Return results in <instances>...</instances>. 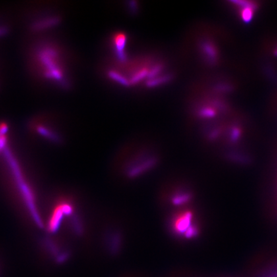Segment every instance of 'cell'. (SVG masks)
<instances>
[{
  "mask_svg": "<svg viewBox=\"0 0 277 277\" xmlns=\"http://www.w3.org/2000/svg\"><path fill=\"white\" fill-rule=\"evenodd\" d=\"M169 80H170V76L169 75L162 76V77L154 78V79L149 80L147 86L148 87L157 86L159 85L164 83V82H168Z\"/></svg>",
  "mask_w": 277,
  "mask_h": 277,
  "instance_id": "10",
  "label": "cell"
},
{
  "mask_svg": "<svg viewBox=\"0 0 277 277\" xmlns=\"http://www.w3.org/2000/svg\"><path fill=\"white\" fill-rule=\"evenodd\" d=\"M39 57L41 63L45 69V75L50 79L61 81L63 79V74L61 69L57 65V53L54 49L51 47H46L42 49L39 53Z\"/></svg>",
  "mask_w": 277,
  "mask_h": 277,
  "instance_id": "4",
  "label": "cell"
},
{
  "mask_svg": "<svg viewBox=\"0 0 277 277\" xmlns=\"http://www.w3.org/2000/svg\"><path fill=\"white\" fill-rule=\"evenodd\" d=\"M162 70V66L161 65H157L149 71L148 77L151 78L156 77L159 73H161Z\"/></svg>",
  "mask_w": 277,
  "mask_h": 277,
  "instance_id": "12",
  "label": "cell"
},
{
  "mask_svg": "<svg viewBox=\"0 0 277 277\" xmlns=\"http://www.w3.org/2000/svg\"><path fill=\"white\" fill-rule=\"evenodd\" d=\"M126 154L119 159V170L122 179L129 183L150 174L161 161L158 153L150 150L134 151Z\"/></svg>",
  "mask_w": 277,
  "mask_h": 277,
  "instance_id": "2",
  "label": "cell"
},
{
  "mask_svg": "<svg viewBox=\"0 0 277 277\" xmlns=\"http://www.w3.org/2000/svg\"><path fill=\"white\" fill-rule=\"evenodd\" d=\"M5 33V29L3 28H0V36L3 35Z\"/></svg>",
  "mask_w": 277,
  "mask_h": 277,
  "instance_id": "13",
  "label": "cell"
},
{
  "mask_svg": "<svg viewBox=\"0 0 277 277\" xmlns=\"http://www.w3.org/2000/svg\"><path fill=\"white\" fill-rule=\"evenodd\" d=\"M109 76L117 83L120 84L122 86H129L130 82L127 78L124 77L121 74L117 73L115 71H110L109 72Z\"/></svg>",
  "mask_w": 277,
  "mask_h": 277,
  "instance_id": "8",
  "label": "cell"
},
{
  "mask_svg": "<svg viewBox=\"0 0 277 277\" xmlns=\"http://www.w3.org/2000/svg\"><path fill=\"white\" fill-rule=\"evenodd\" d=\"M240 7V16L242 21L249 23L252 20L257 6L249 1L235 2Z\"/></svg>",
  "mask_w": 277,
  "mask_h": 277,
  "instance_id": "6",
  "label": "cell"
},
{
  "mask_svg": "<svg viewBox=\"0 0 277 277\" xmlns=\"http://www.w3.org/2000/svg\"><path fill=\"white\" fill-rule=\"evenodd\" d=\"M195 191L189 183L184 181H173L165 185L159 193V202L166 210L177 209L194 206Z\"/></svg>",
  "mask_w": 277,
  "mask_h": 277,
  "instance_id": "3",
  "label": "cell"
},
{
  "mask_svg": "<svg viewBox=\"0 0 277 277\" xmlns=\"http://www.w3.org/2000/svg\"><path fill=\"white\" fill-rule=\"evenodd\" d=\"M166 225L176 241H195L201 236L203 221L196 205L167 211Z\"/></svg>",
  "mask_w": 277,
  "mask_h": 277,
  "instance_id": "1",
  "label": "cell"
},
{
  "mask_svg": "<svg viewBox=\"0 0 277 277\" xmlns=\"http://www.w3.org/2000/svg\"><path fill=\"white\" fill-rule=\"evenodd\" d=\"M113 42L117 59L122 63L127 61V55L125 54V51H124L127 43V36L124 34H117L116 36L114 37Z\"/></svg>",
  "mask_w": 277,
  "mask_h": 277,
  "instance_id": "5",
  "label": "cell"
},
{
  "mask_svg": "<svg viewBox=\"0 0 277 277\" xmlns=\"http://www.w3.org/2000/svg\"><path fill=\"white\" fill-rule=\"evenodd\" d=\"M202 50H203L208 61L213 62L216 61V52L215 47L208 41H204L202 45Z\"/></svg>",
  "mask_w": 277,
  "mask_h": 277,
  "instance_id": "7",
  "label": "cell"
},
{
  "mask_svg": "<svg viewBox=\"0 0 277 277\" xmlns=\"http://www.w3.org/2000/svg\"><path fill=\"white\" fill-rule=\"evenodd\" d=\"M149 71L147 69H143L140 70L132 76L131 79L130 80V83L136 84L140 81L146 76H148Z\"/></svg>",
  "mask_w": 277,
  "mask_h": 277,
  "instance_id": "9",
  "label": "cell"
},
{
  "mask_svg": "<svg viewBox=\"0 0 277 277\" xmlns=\"http://www.w3.org/2000/svg\"><path fill=\"white\" fill-rule=\"evenodd\" d=\"M268 277H277V272L275 273V274H274L271 275V276H270Z\"/></svg>",
  "mask_w": 277,
  "mask_h": 277,
  "instance_id": "14",
  "label": "cell"
},
{
  "mask_svg": "<svg viewBox=\"0 0 277 277\" xmlns=\"http://www.w3.org/2000/svg\"><path fill=\"white\" fill-rule=\"evenodd\" d=\"M200 116L203 117H214L215 115V111L214 109L209 108V107H206V108L202 109V110L200 111Z\"/></svg>",
  "mask_w": 277,
  "mask_h": 277,
  "instance_id": "11",
  "label": "cell"
}]
</instances>
